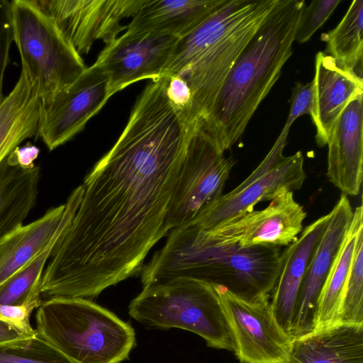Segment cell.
Listing matches in <instances>:
<instances>
[{"label":"cell","mask_w":363,"mask_h":363,"mask_svg":"<svg viewBox=\"0 0 363 363\" xmlns=\"http://www.w3.org/2000/svg\"><path fill=\"white\" fill-rule=\"evenodd\" d=\"M314 108L312 121L316 128V142L327 145L331 130L349 101L362 94L363 81L354 73L337 66L334 59L323 52L315 60Z\"/></svg>","instance_id":"ac0fdd59"},{"label":"cell","mask_w":363,"mask_h":363,"mask_svg":"<svg viewBox=\"0 0 363 363\" xmlns=\"http://www.w3.org/2000/svg\"><path fill=\"white\" fill-rule=\"evenodd\" d=\"M163 77L169 102L185 122H191L195 117L192 111V94L186 82L176 75Z\"/></svg>","instance_id":"f546056e"},{"label":"cell","mask_w":363,"mask_h":363,"mask_svg":"<svg viewBox=\"0 0 363 363\" xmlns=\"http://www.w3.org/2000/svg\"><path fill=\"white\" fill-rule=\"evenodd\" d=\"M288 363H363V323H339L294 338Z\"/></svg>","instance_id":"44dd1931"},{"label":"cell","mask_w":363,"mask_h":363,"mask_svg":"<svg viewBox=\"0 0 363 363\" xmlns=\"http://www.w3.org/2000/svg\"><path fill=\"white\" fill-rule=\"evenodd\" d=\"M39 306L36 303L21 306L0 304V320L27 335L35 336L37 332L32 328L30 318L33 310Z\"/></svg>","instance_id":"d6a6232c"},{"label":"cell","mask_w":363,"mask_h":363,"mask_svg":"<svg viewBox=\"0 0 363 363\" xmlns=\"http://www.w3.org/2000/svg\"><path fill=\"white\" fill-rule=\"evenodd\" d=\"M35 320L37 333L78 363H120L135 344L129 323L88 298L45 299Z\"/></svg>","instance_id":"5b68a950"},{"label":"cell","mask_w":363,"mask_h":363,"mask_svg":"<svg viewBox=\"0 0 363 363\" xmlns=\"http://www.w3.org/2000/svg\"><path fill=\"white\" fill-rule=\"evenodd\" d=\"M363 1L354 0L339 24L323 33L326 51L340 68L362 78Z\"/></svg>","instance_id":"d4e9b609"},{"label":"cell","mask_w":363,"mask_h":363,"mask_svg":"<svg viewBox=\"0 0 363 363\" xmlns=\"http://www.w3.org/2000/svg\"><path fill=\"white\" fill-rule=\"evenodd\" d=\"M42 102L26 73L0 104V164L23 140L37 136Z\"/></svg>","instance_id":"7402d4cb"},{"label":"cell","mask_w":363,"mask_h":363,"mask_svg":"<svg viewBox=\"0 0 363 363\" xmlns=\"http://www.w3.org/2000/svg\"><path fill=\"white\" fill-rule=\"evenodd\" d=\"M0 363H78L38 333L35 336L0 345Z\"/></svg>","instance_id":"83f0119b"},{"label":"cell","mask_w":363,"mask_h":363,"mask_svg":"<svg viewBox=\"0 0 363 363\" xmlns=\"http://www.w3.org/2000/svg\"><path fill=\"white\" fill-rule=\"evenodd\" d=\"M362 94L354 96L335 122L327 145V177L345 196L359 194L363 162Z\"/></svg>","instance_id":"e0dca14e"},{"label":"cell","mask_w":363,"mask_h":363,"mask_svg":"<svg viewBox=\"0 0 363 363\" xmlns=\"http://www.w3.org/2000/svg\"><path fill=\"white\" fill-rule=\"evenodd\" d=\"M341 0H315L303 6L296 32L295 40L307 42L326 22Z\"/></svg>","instance_id":"f1b7e54d"},{"label":"cell","mask_w":363,"mask_h":363,"mask_svg":"<svg viewBox=\"0 0 363 363\" xmlns=\"http://www.w3.org/2000/svg\"><path fill=\"white\" fill-rule=\"evenodd\" d=\"M188 124L169 102L164 78L145 86L118 140L84 178L81 203L43 271V298L96 297L140 272L169 233Z\"/></svg>","instance_id":"6da1fadb"},{"label":"cell","mask_w":363,"mask_h":363,"mask_svg":"<svg viewBox=\"0 0 363 363\" xmlns=\"http://www.w3.org/2000/svg\"><path fill=\"white\" fill-rule=\"evenodd\" d=\"M241 363H288L293 339L275 320L269 298L250 300L216 285Z\"/></svg>","instance_id":"30bf717a"},{"label":"cell","mask_w":363,"mask_h":363,"mask_svg":"<svg viewBox=\"0 0 363 363\" xmlns=\"http://www.w3.org/2000/svg\"><path fill=\"white\" fill-rule=\"evenodd\" d=\"M235 162L233 157L224 155L202 117L189 123L180 174L167 216L169 232L193 224L223 195Z\"/></svg>","instance_id":"ba28073f"},{"label":"cell","mask_w":363,"mask_h":363,"mask_svg":"<svg viewBox=\"0 0 363 363\" xmlns=\"http://www.w3.org/2000/svg\"><path fill=\"white\" fill-rule=\"evenodd\" d=\"M33 337L34 336L27 335L9 323L0 320V345L31 338Z\"/></svg>","instance_id":"e575fe53"},{"label":"cell","mask_w":363,"mask_h":363,"mask_svg":"<svg viewBox=\"0 0 363 363\" xmlns=\"http://www.w3.org/2000/svg\"><path fill=\"white\" fill-rule=\"evenodd\" d=\"M225 0H145L126 26L128 33H155L181 38Z\"/></svg>","instance_id":"ffe728a7"},{"label":"cell","mask_w":363,"mask_h":363,"mask_svg":"<svg viewBox=\"0 0 363 363\" xmlns=\"http://www.w3.org/2000/svg\"><path fill=\"white\" fill-rule=\"evenodd\" d=\"M179 38L155 33L125 32L99 55L94 65L108 79V96L145 79L162 77Z\"/></svg>","instance_id":"7c38bea8"},{"label":"cell","mask_w":363,"mask_h":363,"mask_svg":"<svg viewBox=\"0 0 363 363\" xmlns=\"http://www.w3.org/2000/svg\"><path fill=\"white\" fill-rule=\"evenodd\" d=\"M278 0H225L179 39L163 76L184 79L194 116L205 118L235 60Z\"/></svg>","instance_id":"277c9868"},{"label":"cell","mask_w":363,"mask_h":363,"mask_svg":"<svg viewBox=\"0 0 363 363\" xmlns=\"http://www.w3.org/2000/svg\"><path fill=\"white\" fill-rule=\"evenodd\" d=\"M304 6L303 0H278L235 60L208 115L203 118L223 152L240 138L279 78L292 54Z\"/></svg>","instance_id":"7a4b0ae2"},{"label":"cell","mask_w":363,"mask_h":363,"mask_svg":"<svg viewBox=\"0 0 363 363\" xmlns=\"http://www.w3.org/2000/svg\"><path fill=\"white\" fill-rule=\"evenodd\" d=\"M55 23L78 54H86L96 40L106 45L126 30L145 0H33Z\"/></svg>","instance_id":"8fae6325"},{"label":"cell","mask_w":363,"mask_h":363,"mask_svg":"<svg viewBox=\"0 0 363 363\" xmlns=\"http://www.w3.org/2000/svg\"><path fill=\"white\" fill-rule=\"evenodd\" d=\"M39 152V148L30 143H27L23 147H16L9 154L8 158L22 167L30 168L35 166L34 161L38 157Z\"/></svg>","instance_id":"836d02e7"},{"label":"cell","mask_w":363,"mask_h":363,"mask_svg":"<svg viewBox=\"0 0 363 363\" xmlns=\"http://www.w3.org/2000/svg\"><path fill=\"white\" fill-rule=\"evenodd\" d=\"M328 219V213L305 227L299 237L287 245L280 256L279 271L270 296V307L275 320L290 337L294 309L306 267Z\"/></svg>","instance_id":"d6986e66"},{"label":"cell","mask_w":363,"mask_h":363,"mask_svg":"<svg viewBox=\"0 0 363 363\" xmlns=\"http://www.w3.org/2000/svg\"><path fill=\"white\" fill-rule=\"evenodd\" d=\"M290 128L284 127L259 164L238 186L223 194L191 225L208 231L241 213L252 211L259 202L271 201L284 190H298L306 178L301 151L283 154Z\"/></svg>","instance_id":"9c48e42d"},{"label":"cell","mask_w":363,"mask_h":363,"mask_svg":"<svg viewBox=\"0 0 363 363\" xmlns=\"http://www.w3.org/2000/svg\"><path fill=\"white\" fill-rule=\"evenodd\" d=\"M108 79L94 64L69 86L42 104L37 136L53 150L80 132L108 99Z\"/></svg>","instance_id":"4fadbf2b"},{"label":"cell","mask_w":363,"mask_h":363,"mask_svg":"<svg viewBox=\"0 0 363 363\" xmlns=\"http://www.w3.org/2000/svg\"><path fill=\"white\" fill-rule=\"evenodd\" d=\"M306 217L303 207L294 198V191L284 190L265 208L241 213L204 231L221 245L286 246L297 239Z\"/></svg>","instance_id":"5bb4252c"},{"label":"cell","mask_w":363,"mask_h":363,"mask_svg":"<svg viewBox=\"0 0 363 363\" xmlns=\"http://www.w3.org/2000/svg\"><path fill=\"white\" fill-rule=\"evenodd\" d=\"M128 313L145 325L186 330L201 336L209 347L234 352L215 284L179 277L145 286L131 301Z\"/></svg>","instance_id":"8992f818"},{"label":"cell","mask_w":363,"mask_h":363,"mask_svg":"<svg viewBox=\"0 0 363 363\" xmlns=\"http://www.w3.org/2000/svg\"><path fill=\"white\" fill-rule=\"evenodd\" d=\"M40 169L22 167L8 157L0 164V241L23 225L34 208Z\"/></svg>","instance_id":"603a6c76"},{"label":"cell","mask_w":363,"mask_h":363,"mask_svg":"<svg viewBox=\"0 0 363 363\" xmlns=\"http://www.w3.org/2000/svg\"><path fill=\"white\" fill-rule=\"evenodd\" d=\"M13 41L11 1L0 0V104L4 98L3 81Z\"/></svg>","instance_id":"4dcf8cb0"},{"label":"cell","mask_w":363,"mask_h":363,"mask_svg":"<svg viewBox=\"0 0 363 363\" xmlns=\"http://www.w3.org/2000/svg\"><path fill=\"white\" fill-rule=\"evenodd\" d=\"M83 184L65 204L50 208L38 219L22 225L0 241V285L26 266L62 230L72 224L81 203Z\"/></svg>","instance_id":"2e32d148"},{"label":"cell","mask_w":363,"mask_h":363,"mask_svg":"<svg viewBox=\"0 0 363 363\" xmlns=\"http://www.w3.org/2000/svg\"><path fill=\"white\" fill-rule=\"evenodd\" d=\"M340 323H363V230L357 239L345 286L340 309Z\"/></svg>","instance_id":"4316f807"},{"label":"cell","mask_w":363,"mask_h":363,"mask_svg":"<svg viewBox=\"0 0 363 363\" xmlns=\"http://www.w3.org/2000/svg\"><path fill=\"white\" fill-rule=\"evenodd\" d=\"M353 210L342 194L328 213V219L306 267L296 303L291 337H301L314 330L318 298L332 263L350 225Z\"/></svg>","instance_id":"9a60e30c"},{"label":"cell","mask_w":363,"mask_h":363,"mask_svg":"<svg viewBox=\"0 0 363 363\" xmlns=\"http://www.w3.org/2000/svg\"><path fill=\"white\" fill-rule=\"evenodd\" d=\"M362 205L353 211L352 220L322 287L316 309L314 330L340 323V309L357 239L363 230ZM313 330V331H314Z\"/></svg>","instance_id":"cb8c5ba5"},{"label":"cell","mask_w":363,"mask_h":363,"mask_svg":"<svg viewBox=\"0 0 363 363\" xmlns=\"http://www.w3.org/2000/svg\"><path fill=\"white\" fill-rule=\"evenodd\" d=\"M68 229L60 231L42 252L0 285V304L41 305L40 285L45 263Z\"/></svg>","instance_id":"484cf974"},{"label":"cell","mask_w":363,"mask_h":363,"mask_svg":"<svg viewBox=\"0 0 363 363\" xmlns=\"http://www.w3.org/2000/svg\"><path fill=\"white\" fill-rule=\"evenodd\" d=\"M289 113L285 123V127L291 128L294 121L303 115H310L314 108V86L313 81L302 84L298 82L294 89Z\"/></svg>","instance_id":"1f68e13d"},{"label":"cell","mask_w":363,"mask_h":363,"mask_svg":"<svg viewBox=\"0 0 363 363\" xmlns=\"http://www.w3.org/2000/svg\"><path fill=\"white\" fill-rule=\"evenodd\" d=\"M274 246L221 245L195 225L172 230L162 248L144 264L143 287L179 277L226 287L242 298H269L280 267Z\"/></svg>","instance_id":"3957f363"},{"label":"cell","mask_w":363,"mask_h":363,"mask_svg":"<svg viewBox=\"0 0 363 363\" xmlns=\"http://www.w3.org/2000/svg\"><path fill=\"white\" fill-rule=\"evenodd\" d=\"M11 13L21 70L45 104L72 84L86 67L53 21L33 0L11 1Z\"/></svg>","instance_id":"52a82bcc"}]
</instances>
